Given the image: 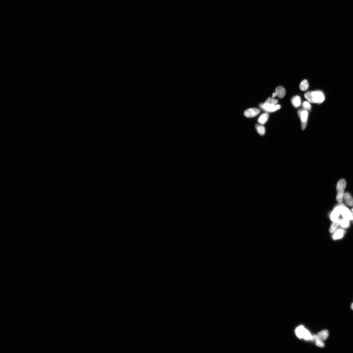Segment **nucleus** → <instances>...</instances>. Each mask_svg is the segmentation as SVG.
<instances>
[{
  "instance_id": "12",
  "label": "nucleus",
  "mask_w": 353,
  "mask_h": 353,
  "mask_svg": "<svg viewBox=\"0 0 353 353\" xmlns=\"http://www.w3.org/2000/svg\"><path fill=\"white\" fill-rule=\"evenodd\" d=\"M291 102L293 105L295 107H298L301 104V100L300 97L298 95L294 96L291 100Z\"/></svg>"
},
{
  "instance_id": "10",
  "label": "nucleus",
  "mask_w": 353,
  "mask_h": 353,
  "mask_svg": "<svg viewBox=\"0 0 353 353\" xmlns=\"http://www.w3.org/2000/svg\"><path fill=\"white\" fill-rule=\"evenodd\" d=\"M275 91V92L276 93L277 96L281 99H282L285 96L286 94L285 90L283 87H278L276 88Z\"/></svg>"
},
{
  "instance_id": "20",
  "label": "nucleus",
  "mask_w": 353,
  "mask_h": 353,
  "mask_svg": "<svg viewBox=\"0 0 353 353\" xmlns=\"http://www.w3.org/2000/svg\"><path fill=\"white\" fill-rule=\"evenodd\" d=\"M278 102L277 100L271 97H269L265 102L272 104H277Z\"/></svg>"
},
{
  "instance_id": "15",
  "label": "nucleus",
  "mask_w": 353,
  "mask_h": 353,
  "mask_svg": "<svg viewBox=\"0 0 353 353\" xmlns=\"http://www.w3.org/2000/svg\"><path fill=\"white\" fill-rule=\"evenodd\" d=\"M309 88V84L306 79L302 81L299 85L300 89L302 91H306Z\"/></svg>"
},
{
  "instance_id": "13",
  "label": "nucleus",
  "mask_w": 353,
  "mask_h": 353,
  "mask_svg": "<svg viewBox=\"0 0 353 353\" xmlns=\"http://www.w3.org/2000/svg\"><path fill=\"white\" fill-rule=\"evenodd\" d=\"M305 329H306L304 326L302 325L296 328L295 331L296 334L299 338H302Z\"/></svg>"
},
{
  "instance_id": "5",
  "label": "nucleus",
  "mask_w": 353,
  "mask_h": 353,
  "mask_svg": "<svg viewBox=\"0 0 353 353\" xmlns=\"http://www.w3.org/2000/svg\"><path fill=\"white\" fill-rule=\"evenodd\" d=\"M260 110L256 108H251L246 110L244 112V115L248 118H253L259 115Z\"/></svg>"
},
{
  "instance_id": "14",
  "label": "nucleus",
  "mask_w": 353,
  "mask_h": 353,
  "mask_svg": "<svg viewBox=\"0 0 353 353\" xmlns=\"http://www.w3.org/2000/svg\"><path fill=\"white\" fill-rule=\"evenodd\" d=\"M302 338L306 340L313 341L314 340V336L311 335L309 331L305 329Z\"/></svg>"
},
{
  "instance_id": "8",
  "label": "nucleus",
  "mask_w": 353,
  "mask_h": 353,
  "mask_svg": "<svg viewBox=\"0 0 353 353\" xmlns=\"http://www.w3.org/2000/svg\"><path fill=\"white\" fill-rule=\"evenodd\" d=\"M328 336L329 333L328 331L324 330L320 332L317 335H314L313 336L314 338H317L323 341L326 340Z\"/></svg>"
},
{
  "instance_id": "22",
  "label": "nucleus",
  "mask_w": 353,
  "mask_h": 353,
  "mask_svg": "<svg viewBox=\"0 0 353 353\" xmlns=\"http://www.w3.org/2000/svg\"><path fill=\"white\" fill-rule=\"evenodd\" d=\"M304 109L306 110H310L311 109V107L309 102H304L302 104Z\"/></svg>"
},
{
  "instance_id": "4",
  "label": "nucleus",
  "mask_w": 353,
  "mask_h": 353,
  "mask_svg": "<svg viewBox=\"0 0 353 353\" xmlns=\"http://www.w3.org/2000/svg\"><path fill=\"white\" fill-rule=\"evenodd\" d=\"M298 114L301 119L302 130H304L306 129L307 123L308 111L306 110H301L298 111Z\"/></svg>"
},
{
  "instance_id": "7",
  "label": "nucleus",
  "mask_w": 353,
  "mask_h": 353,
  "mask_svg": "<svg viewBox=\"0 0 353 353\" xmlns=\"http://www.w3.org/2000/svg\"><path fill=\"white\" fill-rule=\"evenodd\" d=\"M341 214V205L336 207L332 213L331 218L332 221H334L338 219L339 215Z\"/></svg>"
},
{
  "instance_id": "6",
  "label": "nucleus",
  "mask_w": 353,
  "mask_h": 353,
  "mask_svg": "<svg viewBox=\"0 0 353 353\" xmlns=\"http://www.w3.org/2000/svg\"><path fill=\"white\" fill-rule=\"evenodd\" d=\"M341 214L345 219L353 220V214L344 206L341 205Z\"/></svg>"
},
{
  "instance_id": "25",
  "label": "nucleus",
  "mask_w": 353,
  "mask_h": 353,
  "mask_svg": "<svg viewBox=\"0 0 353 353\" xmlns=\"http://www.w3.org/2000/svg\"><path fill=\"white\" fill-rule=\"evenodd\" d=\"M352 212H353V208L352 209Z\"/></svg>"
},
{
  "instance_id": "9",
  "label": "nucleus",
  "mask_w": 353,
  "mask_h": 353,
  "mask_svg": "<svg viewBox=\"0 0 353 353\" xmlns=\"http://www.w3.org/2000/svg\"><path fill=\"white\" fill-rule=\"evenodd\" d=\"M343 199L345 202L349 206H353V198L349 193H344Z\"/></svg>"
},
{
  "instance_id": "21",
  "label": "nucleus",
  "mask_w": 353,
  "mask_h": 353,
  "mask_svg": "<svg viewBox=\"0 0 353 353\" xmlns=\"http://www.w3.org/2000/svg\"><path fill=\"white\" fill-rule=\"evenodd\" d=\"M315 344L316 346L320 347H323L324 346V344L322 341L317 338H315Z\"/></svg>"
},
{
  "instance_id": "2",
  "label": "nucleus",
  "mask_w": 353,
  "mask_h": 353,
  "mask_svg": "<svg viewBox=\"0 0 353 353\" xmlns=\"http://www.w3.org/2000/svg\"><path fill=\"white\" fill-rule=\"evenodd\" d=\"M346 186V182L344 179H341L337 183L336 189L337 193L336 199L339 203H341L343 201L344 194V189Z\"/></svg>"
},
{
  "instance_id": "11",
  "label": "nucleus",
  "mask_w": 353,
  "mask_h": 353,
  "mask_svg": "<svg viewBox=\"0 0 353 353\" xmlns=\"http://www.w3.org/2000/svg\"><path fill=\"white\" fill-rule=\"evenodd\" d=\"M269 117V114L267 113H264L260 116L258 119V122L264 125L267 123Z\"/></svg>"
},
{
  "instance_id": "17",
  "label": "nucleus",
  "mask_w": 353,
  "mask_h": 353,
  "mask_svg": "<svg viewBox=\"0 0 353 353\" xmlns=\"http://www.w3.org/2000/svg\"><path fill=\"white\" fill-rule=\"evenodd\" d=\"M340 220L339 219H337L335 221H334L333 224L331 225L330 230V231L331 233H333L334 231V230H336L338 225L340 223Z\"/></svg>"
},
{
  "instance_id": "24",
  "label": "nucleus",
  "mask_w": 353,
  "mask_h": 353,
  "mask_svg": "<svg viewBox=\"0 0 353 353\" xmlns=\"http://www.w3.org/2000/svg\"><path fill=\"white\" fill-rule=\"evenodd\" d=\"M351 308L353 310V303H352V304L351 305Z\"/></svg>"
},
{
  "instance_id": "1",
  "label": "nucleus",
  "mask_w": 353,
  "mask_h": 353,
  "mask_svg": "<svg viewBox=\"0 0 353 353\" xmlns=\"http://www.w3.org/2000/svg\"><path fill=\"white\" fill-rule=\"evenodd\" d=\"M304 96L308 102L318 104L323 102L325 99L324 94L320 91L307 92L305 94Z\"/></svg>"
},
{
  "instance_id": "19",
  "label": "nucleus",
  "mask_w": 353,
  "mask_h": 353,
  "mask_svg": "<svg viewBox=\"0 0 353 353\" xmlns=\"http://www.w3.org/2000/svg\"><path fill=\"white\" fill-rule=\"evenodd\" d=\"M340 225L342 227L347 228L350 225V223L349 220L346 219H344L340 221Z\"/></svg>"
},
{
  "instance_id": "23",
  "label": "nucleus",
  "mask_w": 353,
  "mask_h": 353,
  "mask_svg": "<svg viewBox=\"0 0 353 353\" xmlns=\"http://www.w3.org/2000/svg\"><path fill=\"white\" fill-rule=\"evenodd\" d=\"M276 96H277V95L276 93V92L273 93L272 94V97L273 98H274Z\"/></svg>"
},
{
  "instance_id": "18",
  "label": "nucleus",
  "mask_w": 353,
  "mask_h": 353,
  "mask_svg": "<svg viewBox=\"0 0 353 353\" xmlns=\"http://www.w3.org/2000/svg\"><path fill=\"white\" fill-rule=\"evenodd\" d=\"M256 128L258 133L261 135H264L265 133V127L260 125L257 124Z\"/></svg>"
},
{
  "instance_id": "16",
  "label": "nucleus",
  "mask_w": 353,
  "mask_h": 353,
  "mask_svg": "<svg viewBox=\"0 0 353 353\" xmlns=\"http://www.w3.org/2000/svg\"><path fill=\"white\" fill-rule=\"evenodd\" d=\"M345 233V231L342 229H339L337 230L334 235L333 237L334 239L336 240L341 238L343 237Z\"/></svg>"
},
{
  "instance_id": "3",
  "label": "nucleus",
  "mask_w": 353,
  "mask_h": 353,
  "mask_svg": "<svg viewBox=\"0 0 353 353\" xmlns=\"http://www.w3.org/2000/svg\"><path fill=\"white\" fill-rule=\"evenodd\" d=\"M259 107L262 110L268 112H273L280 109L281 106L279 104H272L265 102L260 105Z\"/></svg>"
}]
</instances>
